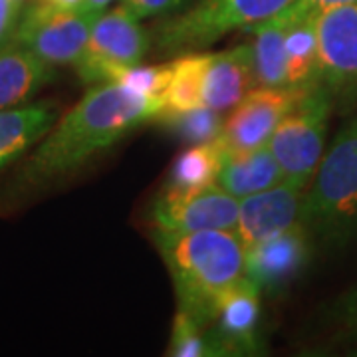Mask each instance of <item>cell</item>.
Masks as SVG:
<instances>
[{
  "instance_id": "cell-11",
  "label": "cell",
  "mask_w": 357,
  "mask_h": 357,
  "mask_svg": "<svg viewBox=\"0 0 357 357\" xmlns=\"http://www.w3.org/2000/svg\"><path fill=\"white\" fill-rule=\"evenodd\" d=\"M312 238L302 222L246 248V278L260 292H278L304 270Z\"/></svg>"
},
{
  "instance_id": "cell-19",
  "label": "cell",
  "mask_w": 357,
  "mask_h": 357,
  "mask_svg": "<svg viewBox=\"0 0 357 357\" xmlns=\"http://www.w3.org/2000/svg\"><path fill=\"white\" fill-rule=\"evenodd\" d=\"M288 16L286 26V88H310L319 82L318 36L314 16Z\"/></svg>"
},
{
  "instance_id": "cell-20",
  "label": "cell",
  "mask_w": 357,
  "mask_h": 357,
  "mask_svg": "<svg viewBox=\"0 0 357 357\" xmlns=\"http://www.w3.org/2000/svg\"><path fill=\"white\" fill-rule=\"evenodd\" d=\"M222 157H225V147L218 139L189 145L169 169V177L163 191L191 192L215 185Z\"/></svg>"
},
{
  "instance_id": "cell-24",
  "label": "cell",
  "mask_w": 357,
  "mask_h": 357,
  "mask_svg": "<svg viewBox=\"0 0 357 357\" xmlns=\"http://www.w3.org/2000/svg\"><path fill=\"white\" fill-rule=\"evenodd\" d=\"M171 79V64H133V66H112L103 72L102 84L114 82L126 88L137 91L141 96L163 98L167 84Z\"/></svg>"
},
{
  "instance_id": "cell-26",
  "label": "cell",
  "mask_w": 357,
  "mask_h": 357,
  "mask_svg": "<svg viewBox=\"0 0 357 357\" xmlns=\"http://www.w3.org/2000/svg\"><path fill=\"white\" fill-rule=\"evenodd\" d=\"M335 318L342 321L347 332L357 335V286L345 294L344 298L337 302V314Z\"/></svg>"
},
{
  "instance_id": "cell-21",
  "label": "cell",
  "mask_w": 357,
  "mask_h": 357,
  "mask_svg": "<svg viewBox=\"0 0 357 357\" xmlns=\"http://www.w3.org/2000/svg\"><path fill=\"white\" fill-rule=\"evenodd\" d=\"M206 56L201 52L183 54L171 64V79L163 91L167 109H195L203 107V79Z\"/></svg>"
},
{
  "instance_id": "cell-27",
  "label": "cell",
  "mask_w": 357,
  "mask_h": 357,
  "mask_svg": "<svg viewBox=\"0 0 357 357\" xmlns=\"http://www.w3.org/2000/svg\"><path fill=\"white\" fill-rule=\"evenodd\" d=\"M347 2H357V0H294L292 4L286 8V13L292 14V16H316L324 8L347 4Z\"/></svg>"
},
{
  "instance_id": "cell-15",
  "label": "cell",
  "mask_w": 357,
  "mask_h": 357,
  "mask_svg": "<svg viewBox=\"0 0 357 357\" xmlns=\"http://www.w3.org/2000/svg\"><path fill=\"white\" fill-rule=\"evenodd\" d=\"M56 77L54 66L16 40L0 46V109L28 103Z\"/></svg>"
},
{
  "instance_id": "cell-10",
  "label": "cell",
  "mask_w": 357,
  "mask_h": 357,
  "mask_svg": "<svg viewBox=\"0 0 357 357\" xmlns=\"http://www.w3.org/2000/svg\"><path fill=\"white\" fill-rule=\"evenodd\" d=\"M238 199L217 183L201 191L167 192L151 206L153 227L173 232L195 230H234L238 222Z\"/></svg>"
},
{
  "instance_id": "cell-8",
  "label": "cell",
  "mask_w": 357,
  "mask_h": 357,
  "mask_svg": "<svg viewBox=\"0 0 357 357\" xmlns=\"http://www.w3.org/2000/svg\"><path fill=\"white\" fill-rule=\"evenodd\" d=\"M151 48V36L141 20L123 8L96 16L91 24L88 50L77 62L76 72L86 84H102L103 72L112 66H133L143 62Z\"/></svg>"
},
{
  "instance_id": "cell-18",
  "label": "cell",
  "mask_w": 357,
  "mask_h": 357,
  "mask_svg": "<svg viewBox=\"0 0 357 357\" xmlns=\"http://www.w3.org/2000/svg\"><path fill=\"white\" fill-rule=\"evenodd\" d=\"M286 26L288 16L282 13L248 30L256 88H286Z\"/></svg>"
},
{
  "instance_id": "cell-14",
  "label": "cell",
  "mask_w": 357,
  "mask_h": 357,
  "mask_svg": "<svg viewBox=\"0 0 357 357\" xmlns=\"http://www.w3.org/2000/svg\"><path fill=\"white\" fill-rule=\"evenodd\" d=\"M252 44H241L230 50L206 56L203 79V107L229 112L255 89Z\"/></svg>"
},
{
  "instance_id": "cell-2",
  "label": "cell",
  "mask_w": 357,
  "mask_h": 357,
  "mask_svg": "<svg viewBox=\"0 0 357 357\" xmlns=\"http://www.w3.org/2000/svg\"><path fill=\"white\" fill-rule=\"evenodd\" d=\"M175 284L177 310L208 328L220 300L246 276V248L236 230H153Z\"/></svg>"
},
{
  "instance_id": "cell-4",
  "label": "cell",
  "mask_w": 357,
  "mask_h": 357,
  "mask_svg": "<svg viewBox=\"0 0 357 357\" xmlns=\"http://www.w3.org/2000/svg\"><path fill=\"white\" fill-rule=\"evenodd\" d=\"M294 0H197L189 8L165 16L151 32L159 54L201 52L234 30H250L282 14Z\"/></svg>"
},
{
  "instance_id": "cell-17",
  "label": "cell",
  "mask_w": 357,
  "mask_h": 357,
  "mask_svg": "<svg viewBox=\"0 0 357 357\" xmlns=\"http://www.w3.org/2000/svg\"><path fill=\"white\" fill-rule=\"evenodd\" d=\"M284 178L276 157L264 145L248 151H225L217 185L241 201L255 192L266 191Z\"/></svg>"
},
{
  "instance_id": "cell-16",
  "label": "cell",
  "mask_w": 357,
  "mask_h": 357,
  "mask_svg": "<svg viewBox=\"0 0 357 357\" xmlns=\"http://www.w3.org/2000/svg\"><path fill=\"white\" fill-rule=\"evenodd\" d=\"M58 103L34 102L0 109V171L24 155L58 121Z\"/></svg>"
},
{
  "instance_id": "cell-22",
  "label": "cell",
  "mask_w": 357,
  "mask_h": 357,
  "mask_svg": "<svg viewBox=\"0 0 357 357\" xmlns=\"http://www.w3.org/2000/svg\"><path fill=\"white\" fill-rule=\"evenodd\" d=\"M161 128L169 131L173 137L183 143L199 145L217 141L225 126L222 114L211 107H195V109H167L163 107L155 117Z\"/></svg>"
},
{
  "instance_id": "cell-29",
  "label": "cell",
  "mask_w": 357,
  "mask_h": 357,
  "mask_svg": "<svg viewBox=\"0 0 357 357\" xmlns=\"http://www.w3.org/2000/svg\"><path fill=\"white\" fill-rule=\"evenodd\" d=\"M112 2H114V0H84L82 6H79V10L98 16V14H102Z\"/></svg>"
},
{
  "instance_id": "cell-30",
  "label": "cell",
  "mask_w": 357,
  "mask_h": 357,
  "mask_svg": "<svg viewBox=\"0 0 357 357\" xmlns=\"http://www.w3.org/2000/svg\"><path fill=\"white\" fill-rule=\"evenodd\" d=\"M40 2L50 4V6H58V8H70V10H74V8L82 6L84 0H40Z\"/></svg>"
},
{
  "instance_id": "cell-9",
  "label": "cell",
  "mask_w": 357,
  "mask_h": 357,
  "mask_svg": "<svg viewBox=\"0 0 357 357\" xmlns=\"http://www.w3.org/2000/svg\"><path fill=\"white\" fill-rule=\"evenodd\" d=\"M307 88H255L236 103L220 131L225 151H248L268 145L274 129Z\"/></svg>"
},
{
  "instance_id": "cell-1",
  "label": "cell",
  "mask_w": 357,
  "mask_h": 357,
  "mask_svg": "<svg viewBox=\"0 0 357 357\" xmlns=\"http://www.w3.org/2000/svg\"><path fill=\"white\" fill-rule=\"evenodd\" d=\"M163 98L141 96L121 84H96L42 137L18 173L20 191L40 189L76 173L133 129L153 121Z\"/></svg>"
},
{
  "instance_id": "cell-31",
  "label": "cell",
  "mask_w": 357,
  "mask_h": 357,
  "mask_svg": "<svg viewBox=\"0 0 357 357\" xmlns=\"http://www.w3.org/2000/svg\"><path fill=\"white\" fill-rule=\"evenodd\" d=\"M13 2H14V6L18 8V13H20V8L24 6V4H26V2H28V0H13Z\"/></svg>"
},
{
  "instance_id": "cell-28",
  "label": "cell",
  "mask_w": 357,
  "mask_h": 357,
  "mask_svg": "<svg viewBox=\"0 0 357 357\" xmlns=\"http://www.w3.org/2000/svg\"><path fill=\"white\" fill-rule=\"evenodd\" d=\"M18 18V8L14 6L13 0H0V46L6 42L14 32V24Z\"/></svg>"
},
{
  "instance_id": "cell-12",
  "label": "cell",
  "mask_w": 357,
  "mask_h": 357,
  "mask_svg": "<svg viewBox=\"0 0 357 357\" xmlns=\"http://www.w3.org/2000/svg\"><path fill=\"white\" fill-rule=\"evenodd\" d=\"M306 183L284 178L266 191L244 197L238 203L236 234L244 248L300 222Z\"/></svg>"
},
{
  "instance_id": "cell-5",
  "label": "cell",
  "mask_w": 357,
  "mask_h": 357,
  "mask_svg": "<svg viewBox=\"0 0 357 357\" xmlns=\"http://www.w3.org/2000/svg\"><path fill=\"white\" fill-rule=\"evenodd\" d=\"M332 109V96L318 82L302 93L290 114L284 115L268 139V149L276 157L284 177L310 183L326 153V133Z\"/></svg>"
},
{
  "instance_id": "cell-23",
  "label": "cell",
  "mask_w": 357,
  "mask_h": 357,
  "mask_svg": "<svg viewBox=\"0 0 357 357\" xmlns=\"http://www.w3.org/2000/svg\"><path fill=\"white\" fill-rule=\"evenodd\" d=\"M167 354L173 357H222V349L208 328L201 326L189 314L177 310Z\"/></svg>"
},
{
  "instance_id": "cell-3",
  "label": "cell",
  "mask_w": 357,
  "mask_h": 357,
  "mask_svg": "<svg viewBox=\"0 0 357 357\" xmlns=\"http://www.w3.org/2000/svg\"><path fill=\"white\" fill-rule=\"evenodd\" d=\"M300 222L312 241L357 243V114L335 135L307 183Z\"/></svg>"
},
{
  "instance_id": "cell-6",
  "label": "cell",
  "mask_w": 357,
  "mask_h": 357,
  "mask_svg": "<svg viewBox=\"0 0 357 357\" xmlns=\"http://www.w3.org/2000/svg\"><path fill=\"white\" fill-rule=\"evenodd\" d=\"M314 24L319 82L330 91L333 107L347 114L357 105V2L324 8Z\"/></svg>"
},
{
  "instance_id": "cell-7",
  "label": "cell",
  "mask_w": 357,
  "mask_h": 357,
  "mask_svg": "<svg viewBox=\"0 0 357 357\" xmlns=\"http://www.w3.org/2000/svg\"><path fill=\"white\" fill-rule=\"evenodd\" d=\"M96 16L79 8H58L38 2L28 8L13 40L52 66H74L88 50Z\"/></svg>"
},
{
  "instance_id": "cell-25",
  "label": "cell",
  "mask_w": 357,
  "mask_h": 357,
  "mask_svg": "<svg viewBox=\"0 0 357 357\" xmlns=\"http://www.w3.org/2000/svg\"><path fill=\"white\" fill-rule=\"evenodd\" d=\"M197 0H123V8L137 20L171 16L189 8Z\"/></svg>"
},
{
  "instance_id": "cell-13",
  "label": "cell",
  "mask_w": 357,
  "mask_h": 357,
  "mask_svg": "<svg viewBox=\"0 0 357 357\" xmlns=\"http://www.w3.org/2000/svg\"><path fill=\"white\" fill-rule=\"evenodd\" d=\"M260 294L244 276L220 300L208 330L225 356H255L260 351Z\"/></svg>"
}]
</instances>
